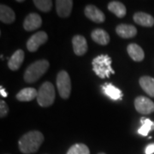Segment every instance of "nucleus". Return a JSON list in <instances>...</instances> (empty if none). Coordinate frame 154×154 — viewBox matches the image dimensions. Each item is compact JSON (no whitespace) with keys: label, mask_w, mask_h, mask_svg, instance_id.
I'll return each instance as SVG.
<instances>
[{"label":"nucleus","mask_w":154,"mask_h":154,"mask_svg":"<svg viewBox=\"0 0 154 154\" xmlns=\"http://www.w3.org/2000/svg\"><path fill=\"white\" fill-rule=\"evenodd\" d=\"M66 154H90V151L85 144L78 143L73 145Z\"/></svg>","instance_id":"23"},{"label":"nucleus","mask_w":154,"mask_h":154,"mask_svg":"<svg viewBox=\"0 0 154 154\" xmlns=\"http://www.w3.org/2000/svg\"><path fill=\"white\" fill-rule=\"evenodd\" d=\"M74 52L77 56L84 55L88 51V43L86 38L82 35H75L72 39Z\"/></svg>","instance_id":"11"},{"label":"nucleus","mask_w":154,"mask_h":154,"mask_svg":"<svg viewBox=\"0 0 154 154\" xmlns=\"http://www.w3.org/2000/svg\"><path fill=\"white\" fill-rule=\"evenodd\" d=\"M108 10L119 18L125 17L127 12L126 7L124 6V5L118 1L110 2V4L108 5Z\"/></svg>","instance_id":"20"},{"label":"nucleus","mask_w":154,"mask_h":154,"mask_svg":"<svg viewBox=\"0 0 154 154\" xmlns=\"http://www.w3.org/2000/svg\"><path fill=\"white\" fill-rule=\"evenodd\" d=\"M134 21L137 24L151 28L154 25V18L151 15L144 13V12H137L134 15Z\"/></svg>","instance_id":"15"},{"label":"nucleus","mask_w":154,"mask_h":154,"mask_svg":"<svg viewBox=\"0 0 154 154\" xmlns=\"http://www.w3.org/2000/svg\"><path fill=\"white\" fill-rule=\"evenodd\" d=\"M50 63L46 60H38L27 68L24 74V81L28 83L35 82L48 70Z\"/></svg>","instance_id":"2"},{"label":"nucleus","mask_w":154,"mask_h":154,"mask_svg":"<svg viewBox=\"0 0 154 154\" xmlns=\"http://www.w3.org/2000/svg\"><path fill=\"white\" fill-rule=\"evenodd\" d=\"M57 88L61 98L67 99L71 92V82L70 77L66 71L63 70L58 73L57 76Z\"/></svg>","instance_id":"5"},{"label":"nucleus","mask_w":154,"mask_h":154,"mask_svg":"<svg viewBox=\"0 0 154 154\" xmlns=\"http://www.w3.org/2000/svg\"><path fill=\"white\" fill-rule=\"evenodd\" d=\"M44 141V136L39 131H30L19 140V149L24 154L36 152Z\"/></svg>","instance_id":"1"},{"label":"nucleus","mask_w":154,"mask_h":154,"mask_svg":"<svg viewBox=\"0 0 154 154\" xmlns=\"http://www.w3.org/2000/svg\"><path fill=\"white\" fill-rule=\"evenodd\" d=\"M17 2H19V3H22V2H23V1H22V0H18V1H17Z\"/></svg>","instance_id":"28"},{"label":"nucleus","mask_w":154,"mask_h":154,"mask_svg":"<svg viewBox=\"0 0 154 154\" xmlns=\"http://www.w3.org/2000/svg\"><path fill=\"white\" fill-rule=\"evenodd\" d=\"M16 15L15 12L11 10L9 6L1 5H0V20L1 22L6 23V24H11L15 21Z\"/></svg>","instance_id":"18"},{"label":"nucleus","mask_w":154,"mask_h":154,"mask_svg":"<svg viewBox=\"0 0 154 154\" xmlns=\"http://www.w3.org/2000/svg\"><path fill=\"white\" fill-rule=\"evenodd\" d=\"M0 94H1V95H2L3 97H7V96H8V94H7V93L5 92V88H3V87L0 88Z\"/></svg>","instance_id":"27"},{"label":"nucleus","mask_w":154,"mask_h":154,"mask_svg":"<svg viewBox=\"0 0 154 154\" xmlns=\"http://www.w3.org/2000/svg\"><path fill=\"white\" fill-rule=\"evenodd\" d=\"M84 12H85L86 17L93 22H97V23H101V22H105V14L100 10H99L96 6L88 5L85 8Z\"/></svg>","instance_id":"9"},{"label":"nucleus","mask_w":154,"mask_h":154,"mask_svg":"<svg viewBox=\"0 0 154 154\" xmlns=\"http://www.w3.org/2000/svg\"><path fill=\"white\" fill-rule=\"evenodd\" d=\"M116 33L123 38H130L134 37L137 33V29L134 26L128 24H120L116 28Z\"/></svg>","instance_id":"13"},{"label":"nucleus","mask_w":154,"mask_h":154,"mask_svg":"<svg viewBox=\"0 0 154 154\" xmlns=\"http://www.w3.org/2000/svg\"><path fill=\"white\" fill-rule=\"evenodd\" d=\"M73 7V1L71 0H57L56 1L57 13L60 17H69Z\"/></svg>","instance_id":"10"},{"label":"nucleus","mask_w":154,"mask_h":154,"mask_svg":"<svg viewBox=\"0 0 154 154\" xmlns=\"http://www.w3.org/2000/svg\"><path fill=\"white\" fill-rule=\"evenodd\" d=\"M41 17L36 13H31L25 18L23 22V28L26 31H33L41 27Z\"/></svg>","instance_id":"8"},{"label":"nucleus","mask_w":154,"mask_h":154,"mask_svg":"<svg viewBox=\"0 0 154 154\" xmlns=\"http://www.w3.org/2000/svg\"><path fill=\"white\" fill-rule=\"evenodd\" d=\"M93 69L95 74L100 78L110 77L114 75L115 71L111 67V58L108 55H99L96 57L92 62Z\"/></svg>","instance_id":"3"},{"label":"nucleus","mask_w":154,"mask_h":154,"mask_svg":"<svg viewBox=\"0 0 154 154\" xmlns=\"http://www.w3.org/2000/svg\"><path fill=\"white\" fill-rule=\"evenodd\" d=\"M33 4L39 11L43 12H49L52 7V2L50 0H34Z\"/></svg>","instance_id":"24"},{"label":"nucleus","mask_w":154,"mask_h":154,"mask_svg":"<svg viewBox=\"0 0 154 154\" xmlns=\"http://www.w3.org/2000/svg\"><path fill=\"white\" fill-rule=\"evenodd\" d=\"M8 112H9V107L5 103V101L1 100L0 101V116L5 117L7 116Z\"/></svg>","instance_id":"25"},{"label":"nucleus","mask_w":154,"mask_h":154,"mask_svg":"<svg viewBox=\"0 0 154 154\" xmlns=\"http://www.w3.org/2000/svg\"><path fill=\"white\" fill-rule=\"evenodd\" d=\"M102 90L104 94L112 100H119L122 98V93L119 88H116L110 83H105L102 86Z\"/></svg>","instance_id":"14"},{"label":"nucleus","mask_w":154,"mask_h":154,"mask_svg":"<svg viewBox=\"0 0 154 154\" xmlns=\"http://www.w3.org/2000/svg\"><path fill=\"white\" fill-rule=\"evenodd\" d=\"M141 127L138 129V134L142 136H147L150 131L154 130V122L149 118L141 117L140 118Z\"/></svg>","instance_id":"22"},{"label":"nucleus","mask_w":154,"mask_h":154,"mask_svg":"<svg viewBox=\"0 0 154 154\" xmlns=\"http://www.w3.org/2000/svg\"><path fill=\"white\" fill-rule=\"evenodd\" d=\"M146 154H153L154 153V143H151L147 145L145 150Z\"/></svg>","instance_id":"26"},{"label":"nucleus","mask_w":154,"mask_h":154,"mask_svg":"<svg viewBox=\"0 0 154 154\" xmlns=\"http://www.w3.org/2000/svg\"><path fill=\"white\" fill-rule=\"evenodd\" d=\"M134 106L139 113L147 115L154 112V103L146 97L139 96L134 100Z\"/></svg>","instance_id":"6"},{"label":"nucleus","mask_w":154,"mask_h":154,"mask_svg":"<svg viewBox=\"0 0 154 154\" xmlns=\"http://www.w3.org/2000/svg\"><path fill=\"white\" fill-rule=\"evenodd\" d=\"M23 61H24V51L22 50H17L9 58L8 67L11 70L16 71L22 66Z\"/></svg>","instance_id":"12"},{"label":"nucleus","mask_w":154,"mask_h":154,"mask_svg":"<svg viewBox=\"0 0 154 154\" xmlns=\"http://www.w3.org/2000/svg\"><path fill=\"white\" fill-rule=\"evenodd\" d=\"M48 39V36L46 33L43 31H40L38 33H34L33 36L28 38L27 42V48L29 51L34 52L42 45H44Z\"/></svg>","instance_id":"7"},{"label":"nucleus","mask_w":154,"mask_h":154,"mask_svg":"<svg viewBox=\"0 0 154 154\" xmlns=\"http://www.w3.org/2000/svg\"><path fill=\"white\" fill-rule=\"evenodd\" d=\"M38 97V92L35 88H26L22 89L17 94V99L22 102H28Z\"/></svg>","instance_id":"16"},{"label":"nucleus","mask_w":154,"mask_h":154,"mask_svg":"<svg viewBox=\"0 0 154 154\" xmlns=\"http://www.w3.org/2000/svg\"><path fill=\"white\" fill-rule=\"evenodd\" d=\"M91 37L94 42L101 45H106L110 42V36L108 33L100 28H97L94 30L91 33Z\"/></svg>","instance_id":"17"},{"label":"nucleus","mask_w":154,"mask_h":154,"mask_svg":"<svg viewBox=\"0 0 154 154\" xmlns=\"http://www.w3.org/2000/svg\"><path fill=\"white\" fill-rule=\"evenodd\" d=\"M127 51L129 57L135 62H141L145 57L143 50L137 44H130L128 46Z\"/></svg>","instance_id":"19"},{"label":"nucleus","mask_w":154,"mask_h":154,"mask_svg":"<svg viewBox=\"0 0 154 154\" xmlns=\"http://www.w3.org/2000/svg\"><path fill=\"white\" fill-rule=\"evenodd\" d=\"M140 85L144 91L151 97H154V79L150 76H142L140 81Z\"/></svg>","instance_id":"21"},{"label":"nucleus","mask_w":154,"mask_h":154,"mask_svg":"<svg viewBox=\"0 0 154 154\" xmlns=\"http://www.w3.org/2000/svg\"><path fill=\"white\" fill-rule=\"evenodd\" d=\"M55 100V88L49 82L42 84L38 92L37 101L42 107H48L53 104Z\"/></svg>","instance_id":"4"},{"label":"nucleus","mask_w":154,"mask_h":154,"mask_svg":"<svg viewBox=\"0 0 154 154\" xmlns=\"http://www.w3.org/2000/svg\"><path fill=\"white\" fill-rule=\"evenodd\" d=\"M99 154H105V153H103V152H101V153H99Z\"/></svg>","instance_id":"29"}]
</instances>
